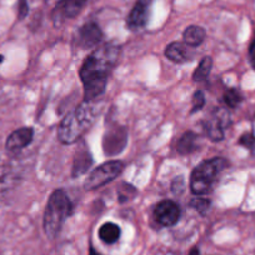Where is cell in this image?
<instances>
[{
  "label": "cell",
  "mask_w": 255,
  "mask_h": 255,
  "mask_svg": "<svg viewBox=\"0 0 255 255\" xmlns=\"http://www.w3.org/2000/svg\"><path fill=\"white\" fill-rule=\"evenodd\" d=\"M120 234H122L120 227L115 224V223H104L99 228V238L105 244H114V243H117L120 239Z\"/></svg>",
  "instance_id": "e0dca14e"
},
{
  "label": "cell",
  "mask_w": 255,
  "mask_h": 255,
  "mask_svg": "<svg viewBox=\"0 0 255 255\" xmlns=\"http://www.w3.org/2000/svg\"><path fill=\"white\" fill-rule=\"evenodd\" d=\"M250 60H252L253 67H254L255 69V40L254 43L252 44V48H250Z\"/></svg>",
  "instance_id": "4316f807"
},
{
  "label": "cell",
  "mask_w": 255,
  "mask_h": 255,
  "mask_svg": "<svg viewBox=\"0 0 255 255\" xmlns=\"http://www.w3.org/2000/svg\"><path fill=\"white\" fill-rule=\"evenodd\" d=\"M124 170V164L120 160H110L102 164L95 168L92 173L88 175L84 186L87 190H94V189L102 188L105 184L115 180Z\"/></svg>",
  "instance_id": "5b68a950"
},
{
  "label": "cell",
  "mask_w": 255,
  "mask_h": 255,
  "mask_svg": "<svg viewBox=\"0 0 255 255\" xmlns=\"http://www.w3.org/2000/svg\"><path fill=\"white\" fill-rule=\"evenodd\" d=\"M95 120V109L92 102L84 100L61 120L58 128V139L63 144H73L92 127Z\"/></svg>",
  "instance_id": "7a4b0ae2"
},
{
  "label": "cell",
  "mask_w": 255,
  "mask_h": 255,
  "mask_svg": "<svg viewBox=\"0 0 255 255\" xmlns=\"http://www.w3.org/2000/svg\"><path fill=\"white\" fill-rule=\"evenodd\" d=\"M73 214V204L67 193L61 189L53 191L46 203L44 213V232L46 237L55 239L60 233L64 223Z\"/></svg>",
  "instance_id": "3957f363"
},
{
  "label": "cell",
  "mask_w": 255,
  "mask_h": 255,
  "mask_svg": "<svg viewBox=\"0 0 255 255\" xmlns=\"http://www.w3.org/2000/svg\"><path fill=\"white\" fill-rule=\"evenodd\" d=\"M154 217L163 227H173L180 219V208L173 200H163L154 209Z\"/></svg>",
  "instance_id": "30bf717a"
},
{
  "label": "cell",
  "mask_w": 255,
  "mask_h": 255,
  "mask_svg": "<svg viewBox=\"0 0 255 255\" xmlns=\"http://www.w3.org/2000/svg\"><path fill=\"white\" fill-rule=\"evenodd\" d=\"M120 48L104 44L88 55L80 68V79L84 87V100L93 102L105 93L108 79L119 60Z\"/></svg>",
  "instance_id": "6da1fadb"
},
{
  "label": "cell",
  "mask_w": 255,
  "mask_h": 255,
  "mask_svg": "<svg viewBox=\"0 0 255 255\" xmlns=\"http://www.w3.org/2000/svg\"><path fill=\"white\" fill-rule=\"evenodd\" d=\"M3 61H4V56L0 54V63H3Z\"/></svg>",
  "instance_id": "f546056e"
},
{
  "label": "cell",
  "mask_w": 255,
  "mask_h": 255,
  "mask_svg": "<svg viewBox=\"0 0 255 255\" xmlns=\"http://www.w3.org/2000/svg\"><path fill=\"white\" fill-rule=\"evenodd\" d=\"M198 140H199L198 134H195L194 131H186L176 143V150L180 155H189V154L194 153L199 148Z\"/></svg>",
  "instance_id": "5bb4252c"
},
{
  "label": "cell",
  "mask_w": 255,
  "mask_h": 255,
  "mask_svg": "<svg viewBox=\"0 0 255 255\" xmlns=\"http://www.w3.org/2000/svg\"><path fill=\"white\" fill-rule=\"evenodd\" d=\"M88 0H59L51 11V20L54 25L58 26L68 19H74L79 15Z\"/></svg>",
  "instance_id": "52a82bcc"
},
{
  "label": "cell",
  "mask_w": 255,
  "mask_h": 255,
  "mask_svg": "<svg viewBox=\"0 0 255 255\" xmlns=\"http://www.w3.org/2000/svg\"><path fill=\"white\" fill-rule=\"evenodd\" d=\"M239 145L244 146L248 150L252 151V154H255V135L253 133H245L240 136Z\"/></svg>",
  "instance_id": "cb8c5ba5"
},
{
  "label": "cell",
  "mask_w": 255,
  "mask_h": 255,
  "mask_svg": "<svg viewBox=\"0 0 255 255\" xmlns=\"http://www.w3.org/2000/svg\"><path fill=\"white\" fill-rule=\"evenodd\" d=\"M93 165V156L88 149L78 151L77 155L74 158V163H73V170L72 175L73 178H78V176L83 175L89 170L90 166Z\"/></svg>",
  "instance_id": "9a60e30c"
},
{
  "label": "cell",
  "mask_w": 255,
  "mask_h": 255,
  "mask_svg": "<svg viewBox=\"0 0 255 255\" xmlns=\"http://www.w3.org/2000/svg\"><path fill=\"white\" fill-rule=\"evenodd\" d=\"M34 139V129L30 127H24L18 129V130L13 131L10 135L8 136L5 143V148L9 153H19L30 145L31 141Z\"/></svg>",
  "instance_id": "7c38bea8"
},
{
  "label": "cell",
  "mask_w": 255,
  "mask_h": 255,
  "mask_svg": "<svg viewBox=\"0 0 255 255\" xmlns=\"http://www.w3.org/2000/svg\"><path fill=\"white\" fill-rule=\"evenodd\" d=\"M228 165L229 161L220 156L200 163L190 175L191 193L195 195L208 194L213 189L218 176L228 168Z\"/></svg>",
  "instance_id": "277c9868"
},
{
  "label": "cell",
  "mask_w": 255,
  "mask_h": 255,
  "mask_svg": "<svg viewBox=\"0 0 255 255\" xmlns=\"http://www.w3.org/2000/svg\"><path fill=\"white\" fill-rule=\"evenodd\" d=\"M29 14V4L26 0H19L18 3V18L19 20H23L24 18H26V15Z\"/></svg>",
  "instance_id": "484cf974"
},
{
  "label": "cell",
  "mask_w": 255,
  "mask_h": 255,
  "mask_svg": "<svg viewBox=\"0 0 255 255\" xmlns=\"http://www.w3.org/2000/svg\"><path fill=\"white\" fill-rule=\"evenodd\" d=\"M190 207L197 210L199 214L205 215L210 208V200L207 198H194L190 202Z\"/></svg>",
  "instance_id": "7402d4cb"
},
{
  "label": "cell",
  "mask_w": 255,
  "mask_h": 255,
  "mask_svg": "<svg viewBox=\"0 0 255 255\" xmlns=\"http://www.w3.org/2000/svg\"><path fill=\"white\" fill-rule=\"evenodd\" d=\"M223 99H224L225 105L229 108H232V109L239 107L240 103L243 102V97H242V94H240V92L238 89H234V88L225 90Z\"/></svg>",
  "instance_id": "ffe728a7"
},
{
  "label": "cell",
  "mask_w": 255,
  "mask_h": 255,
  "mask_svg": "<svg viewBox=\"0 0 255 255\" xmlns=\"http://www.w3.org/2000/svg\"><path fill=\"white\" fill-rule=\"evenodd\" d=\"M183 38L186 45L191 46V48H197L204 43L205 38H207V31L199 25H190L184 30Z\"/></svg>",
  "instance_id": "2e32d148"
},
{
  "label": "cell",
  "mask_w": 255,
  "mask_h": 255,
  "mask_svg": "<svg viewBox=\"0 0 255 255\" xmlns=\"http://www.w3.org/2000/svg\"><path fill=\"white\" fill-rule=\"evenodd\" d=\"M127 130L122 127H114L105 133L103 139V148L107 155H117L127 145Z\"/></svg>",
  "instance_id": "9c48e42d"
},
{
  "label": "cell",
  "mask_w": 255,
  "mask_h": 255,
  "mask_svg": "<svg viewBox=\"0 0 255 255\" xmlns=\"http://www.w3.org/2000/svg\"><path fill=\"white\" fill-rule=\"evenodd\" d=\"M14 179L15 176L10 169H8L6 166L0 168V197L5 194L6 191L13 186Z\"/></svg>",
  "instance_id": "d6986e66"
},
{
  "label": "cell",
  "mask_w": 255,
  "mask_h": 255,
  "mask_svg": "<svg viewBox=\"0 0 255 255\" xmlns=\"http://www.w3.org/2000/svg\"><path fill=\"white\" fill-rule=\"evenodd\" d=\"M191 46L186 45L185 43H179V41H173L165 48V56L170 61L176 64H183L186 61L191 60L194 53L191 51Z\"/></svg>",
  "instance_id": "4fadbf2b"
},
{
  "label": "cell",
  "mask_w": 255,
  "mask_h": 255,
  "mask_svg": "<svg viewBox=\"0 0 255 255\" xmlns=\"http://www.w3.org/2000/svg\"><path fill=\"white\" fill-rule=\"evenodd\" d=\"M205 103H207V100H205L204 93H203L202 90H197V92L194 93V95H193V99H191V105H193V108H191L190 110V114H194V113L202 110L203 108H204Z\"/></svg>",
  "instance_id": "603a6c76"
},
{
  "label": "cell",
  "mask_w": 255,
  "mask_h": 255,
  "mask_svg": "<svg viewBox=\"0 0 255 255\" xmlns=\"http://www.w3.org/2000/svg\"><path fill=\"white\" fill-rule=\"evenodd\" d=\"M153 0H138L129 15L127 16V26L129 30L136 31L145 28L149 20Z\"/></svg>",
  "instance_id": "ba28073f"
},
{
  "label": "cell",
  "mask_w": 255,
  "mask_h": 255,
  "mask_svg": "<svg viewBox=\"0 0 255 255\" xmlns=\"http://www.w3.org/2000/svg\"><path fill=\"white\" fill-rule=\"evenodd\" d=\"M89 255H102V254H99V253L98 252H95L94 250V248H90V252H89Z\"/></svg>",
  "instance_id": "f1b7e54d"
},
{
  "label": "cell",
  "mask_w": 255,
  "mask_h": 255,
  "mask_svg": "<svg viewBox=\"0 0 255 255\" xmlns=\"http://www.w3.org/2000/svg\"><path fill=\"white\" fill-rule=\"evenodd\" d=\"M184 189H185V181H184L183 176L174 179L173 184H171V191H173L174 194L180 195L184 191Z\"/></svg>",
  "instance_id": "d4e9b609"
},
{
  "label": "cell",
  "mask_w": 255,
  "mask_h": 255,
  "mask_svg": "<svg viewBox=\"0 0 255 255\" xmlns=\"http://www.w3.org/2000/svg\"><path fill=\"white\" fill-rule=\"evenodd\" d=\"M213 68V59L210 56H204V58L200 60L199 65L195 69L194 74H193V80L197 83L207 82L208 78H209L210 72H212Z\"/></svg>",
  "instance_id": "ac0fdd59"
},
{
  "label": "cell",
  "mask_w": 255,
  "mask_h": 255,
  "mask_svg": "<svg viewBox=\"0 0 255 255\" xmlns=\"http://www.w3.org/2000/svg\"><path fill=\"white\" fill-rule=\"evenodd\" d=\"M135 194L136 189L134 188L133 185L127 183H123L122 185H120L119 190H118V198H119V202L122 203V204L123 203L128 202V200H130Z\"/></svg>",
  "instance_id": "44dd1931"
},
{
  "label": "cell",
  "mask_w": 255,
  "mask_h": 255,
  "mask_svg": "<svg viewBox=\"0 0 255 255\" xmlns=\"http://www.w3.org/2000/svg\"><path fill=\"white\" fill-rule=\"evenodd\" d=\"M189 255H200V252L198 248H194V249H191L190 253H189Z\"/></svg>",
  "instance_id": "83f0119b"
},
{
  "label": "cell",
  "mask_w": 255,
  "mask_h": 255,
  "mask_svg": "<svg viewBox=\"0 0 255 255\" xmlns=\"http://www.w3.org/2000/svg\"><path fill=\"white\" fill-rule=\"evenodd\" d=\"M103 39V31L97 23L84 24L78 31L77 43L82 49H92L100 44Z\"/></svg>",
  "instance_id": "8fae6325"
},
{
  "label": "cell",
  "mask_w": 255,
  "mask_h": 255,
  "mask_svg": "<svg viewBox=\"0 0 255 255\" xmlns=\"http://www.w3.org/2000/svg\"><path fill=\"white\" fill-rule=\"evenodd\" d=\"M232 120H230L229 113L225 110L218 109L213 113L212 117L209 119L203 122V127L207 133L208 138L212 141H220L224 139L225 130L230 125Z\"/></svg>",
  "instance_id": "8992f818"
}]
</instances>
